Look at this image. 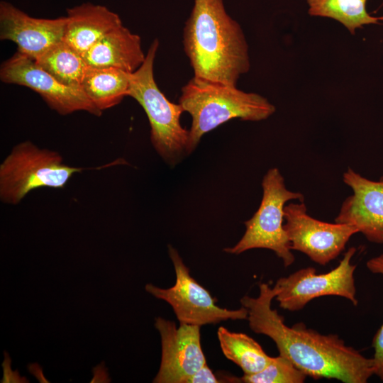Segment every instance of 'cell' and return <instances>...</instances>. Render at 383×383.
Instances as JSON below:
<instances>
[{"mask_svg":"<svg viewBox=\"0 0 383 383\" xmlns=\"http://www.w3.org/2000/svg\"><path fill=\"white\" fill-rule=\"evenodd\" d=\"M259 289L257 297L245 295L240 299L248 311L250 329L270 337L279 355L288 358L307 377L366 383L374 375L372 357H366L336 334H322L302 323L287 326L284 317L272 308L279 289L267 283H260Z\"/></svg>","mask_w":383,"mask_h":383,"instance_id":"obj_1","label":"cell"},{"mask_svg":"<svg viewBox=\"0 0 383 383\" xmlns=\"http://www.w3.org/2000/svg\"><path fill=\"white\" fill-rule=\"evenodd\" d=\"M183 45L196 78L236 86L250 70L245 35L226 13L223 0H194Z\"/></svg>","mask_w":383,"mask_h":383,"instance_id":"obj_2","label":"cell"},{"mask_svg":"<svg viewBox=\"0 0 383 383\" xmlns=\"http://www.w3.org/2000/svg\"><path fill=\"white\" fill-rule=\"evenodd\" d=\"M179 104L192 116L188 154L195 149L204 134L229 120L259 121L267 119L276 110L273 104L258 94L195 77L182 88Z\"/></svg>","mask_w":383,"mask_h":383,"instance_id":"obj_3","label":"cell"},{"mask_svg":"<svg viewBox=\"0 0 383 383\" xmlns=\"http://www.w3.org/2000/svg\"><path fill=\"white\" fill-rule=\"evenodd\" d=\"M159 41L150 45L142 65L130 73L128 96L144 109L150 126V141L159 155L174 165L188 154L189 131L180 123L182 106L171 102L155 82L153 65Z\"/></svg>","mask_w":383,"mask_h":383,"instance_id":"obj_4","label":"cell"},{"mask_svg":"<svg viewBox=\"0 0 383 383\" xmlns=\"http://www.w3.org/2000/svg\"><path fill=\"white\" fill-rule=\"evenodd\" d=\"M86 168L65 164L61 155L30 141L15 145L0 165V199L16 205L32 190L65 187L74 173Z\"/></svg>","mask_w":383,"mask_h":383,"instance_id":"obj_5","label":"cell"},{"mask_svg":"<svg viewBox=\"0 0 383 383\" xmlns=\"http://www.w3.org/2000/svg\"><path fill=\"white\" fill-rule=\"evenodd\" d=\"M262 199L252 217L245 221V232L232 248L224 251L239 255L251 249L264 248L272 250L285 267L295 261L290 242L284 229L287 202L291 200L304 201L301 193L288 190L284 179L277 168L270 169L262 182Z\"/></svg>","mask_w":383,"mask_h":383,"instance_id":"obj_6","label":"cell"},{"mask_svg":"<svg viewBox=\"0 0 383 383\" xmlns=\"http://www.w3.org/2000/svg\"><path fill=\"white\" fill-rule=\"evenodd\" d=\"M168 252L175 271V284L167 289L148 284L145 290L167 302L180 323L201 326L228 319H247L248 311L243 306L235 310L217 306L209 292L190 275L189 268L177 250L169 245Z\"/></svg>","mask_w":383,"mask_h":383,"instance_id":"obj_7","label":"cell"},{"mask_svg":"<svg viewBox=\"0 0 383 383\" xmlns=\"http://www.w3.org/2000/svg\"><path fill=\"white\" fill-rule=\"evenodd\" d=\"M355 252V248H350L338 266L326 273L318 274L315 268L308 267L280 277L274 284L279 289L275 299L280 308L297 311L313 299L325 296L345 298L356 306V265L351 263Z\"/></svg>","mask_w":383,"mask_h":383,"instance_id":"obj_8","label":"cell"},{"mask_svg":"<svg viewBox=\"0 0 383 383\" xmlns=\"http://www.w3.org/2000/svg\"><path fill=\"white\" fill-rule=\"evenodd\" d=\"M284 229L292 250L301 252L313 262L326 265L344 250L358 230L353 226L327 223L307 213L304 201L285 205Z\"/></svg>","mask_w":383,"mask_h":383,"instance_id":"obj_9","label":"cell"},{"mask_svg":"<svg viewBox=\"0 0 383 383\" xmlns=\"http://www.w3.org/2000/svg\"><path fill=\"white\" fill-rule=\"evenodd\" d=\"M0 78L4 83L24 86L35 91L60 114L67 115L79 111L96 116L102 113L82 89L62 84L33 59L19 52L3 62Z\"/></svg>","mask_w":383,"mask_h":383,"instance_id":"obj_10","label":"cell"},{"mask_svg":"<svg viewBox=\"0 0 383 383\" xmlns=\"http://www.w3.org/2000/svg\"><path fill=\"white\" fill-rule=\"evenodd\" d=\"M155 326L161 337L162 357L156 383H186L206 364L200 340V326L175 323L158 317Z\"/></svg>","mask_w":383,"mask_h":383,"instance_id":"obj_11","label":"cell"},{"mask_svg":"<svg viewBox=\"0 0 383 383\" xmlns=\"http://www.w3.org/2000/svg\"><path fill=\"white\" fill-rule=\"evenodd\" d=\"M343 181L353 194L344 200L335 222L353 226L370 242L383 244V177L373 181L349 168Z\"/></svg>","mask_w":383,"mask_h":383,"instance_id":"obj_12","label":"cell"},{"mask_svg":"<svg viewBox=\"0 0 383 383\" xmlns=\"http://www.w3.org/2000/svg\"><path fill=\"white\" fill-rule=\"evenodd\" d=\"M66 23V16L33 18L9 2L0 3L1 40L15 43L18 52L33 60L64 40Z\"/></svg>","mask_w":383,"mask_h":383,"instance_id":"obj_13","label":"cell"},{"mask_svg":"<svg viewBox=\"0 0 383 383\" xmlns=\"http://www.w3.org/2000/svg\"><path fill=\"white\" fill-rule=\"evenodd\" d=\"M82 56L89 67H113L133 73L142 65L146 55L140 36L122 24L103 36Z\"/></svg>","mask_w":383,"mask_h":383,"instance_id":"obj_14","label":"cell"},{"mask_svg":"<svg viewBox=\"0 0 383 383\" xmlns=\"http://www.w3.org/2000/svg\"><path fill=\"white\" fill-rule=\"evenodd\" d=\"M64 40L82 55L106 33L122 25L118 15L90 2L67 10Z\"/></svg>","mask_w":383,"mask_h":383,"instance_id":"obj_15","label":"cell"},{"mask_svg":"<svg viewBox=\"0 0 383 383\" xmlns=\"http://www.w3.org/2000/svg\"><path fill=\"white\" fill-rule=\"evenodd\" d=\"M130 73L113 67L88 66L81 89L101 111L118 104L128 94Z\"/></svg>","mask_w":383,"mask_h":383,"instance_id":"obj_16","label":"cell"},{"mask_svg":"<svg viewBox=\"0 0 383 383\" xmlns=\"http://www.w3.org/2000/svg\"><path fill=\"white\" fill-rule=\"evenodd\" d=\"M34 60L62 84L81 89L88 65L82 55L64 40L53 45Z\"/></svg>","mask_w":383,"mask_h":383,"instance_id":"obj_17","label":"cell"},{"mask_svg":"<svg viewBox=\"0 0 383 383\" xmlns=\"http://www.w3.org/2000/svg\"><path fill=\"white\" fill-rule=\"evenodd\" d=\"M217 335L223 355L238 365L244 374L260 372L272 359L257 341L245 333L232 332L221 326Z\"/></svg>","mask_w":383,"mask_h":383,"instance_id":"obj_18","label":"cell"},{"mask_svg":"<svg viewBox=\"0 0 383 383\" xmlns=\"http://www.w3.org/2000/svg\"><path fill=\"white\" fill-rule=\"evenodd\" d=\"M367 0H306L311 16L333 19L353 35L370 24H381L383 16H373L366 9Z\"/></svg>","mask_w":383,"mask_h":383,"instance_id":"obj_19","label":"cell"},{"mask_svg":"<svg viewBox=\"0 0 383 383\" xmlns=\"http://www.w3.org/2000/svg\"><path fill=\"white\" fill-rule=\"evenodd\" d=\"M306 374L288 358L279 355L272 357L262 370L252 374H243L240 382L245 383H303Z\"/></svg>","mask_w":383,"mask_h":383,"instance_id":"obj_20","label":"cell"},{"mask_svg":"<svg viewBox=\"0 0 383 383\" xmlns=\"http://www.w3.org/2000/svg\"><path fill=\"white\" fill-rule=\"evenodd\" d=\"M366 265L372 273L383 275V254L370 259ZM372 347L374 375L383 382V324L373 338Z\"/></svg>","mask_w":383,"mask_h":383,"instance_id":"obj_21","label":"cell"},{"mask_svg":"<svg viewBox=\"0 0 383 383\" xmlns=\"http://www.w3.org/2000/svg\"><path fill=\"white\" fill-rule=\"evenodd\" d=\"M219 379L216 378L211 370L205 364L187 380L186 383H218Z\"/></svg>","mask_w":383,"mask_h":383,"instance_id":"obj_22","label":"cell"},{"mask_svg":"<svg viewBox=\"0 0 383 383\" xmlns=\"http://www.w3.org/2000/svg\"><path fill=\"white\" fill-rule=\"evenodd\" d=\"M5 360L2 364L4 367V378L1 382H28L25 377H21L18 371H12L11 368V359L9 355L5 353Z\"/></svg>","mask_w":383,"mask_h":383,"instance_id":"obj_23","label":"cell"}]
</instances>
